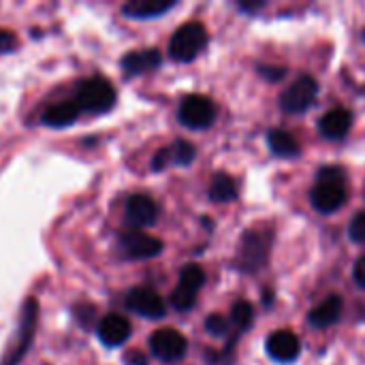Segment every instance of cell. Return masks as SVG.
Masks as SVG:
<instances>
[{"instance_id": "cell-1", "label": "cell", "mask_w": 365, "mask_h": 365, "mask_svg": "<svg viewBox=\"0 0 365 365\" xmlns=\"http://www.w3.org/2000/svg\"><path fill=\"white\" fill-rule=\"evenodd\" d=\"M210 34L201 21H188L180 26L169 41V56L178 62H192L207 45Z\"/></svg>"}, {"instance_id": "cell-2", "label": "cell", "mask_w": 365, "mask_h": 365, "mask_svg": "<svg viewBox=\"0 0 365 365\" xmlns=\"http://www.w3.org/2000/svg\"><path fill=\"white\" fill-rule=\"evenodd\" d=\"M272 250V235L265 229H250L242 235L237 248V267L246 274H255L267 265Z\"/></svg>"}, {"instance_id": "cell-3", "label": "cell", "mask_w": 365, "mask_h": 365, "mask_svg": "<svg viewBox=\"0 0 365 365\" xmlns=\"http://www.w3.org/2000/svg\"><path fill=\"white\" fill-rule=\"evenodd\" d=\"M75 103L81 111L88 113H105L115 105V90L109 79L105 77H90L86 79L75 94Z\"/></svg>"}, {"instance_id": "cell-4", "label": "cell", "mask_w": 365, "mask_h": 365, "mask_svg": "<svg viewBox=\"0 0 365 365\" xmlns=\"http://www.w3.org/2000/svg\"><path fill=\"white\" fill-rule=\"evenodd\" d=\"M203 284H205L203 269L197 263L184 265L180 272V282H178L175 291L171 293V308L178 312H188L195 306L197 295Z\"/></svg>"}, {"instance_id": "cell-5", "label": "cell", "mask_w": 365, "mask_h": 365, "mask_svg": "<svg viewBox=\"0 0 365 365\" xmlns=\"http://www.w3.org/2000/svg\"><path fill=\"white\" fill-rule=\"evenodd\" d=\"M178 118L186 128L205 130L216 120V105L203 94H190L182 101L178 109Z\"/></svg>"}, {"instance_id": "cell-6", "label": "cell", "mask_w": 365, "mask_h": 365, "mask_svg": "<svg viewBox=\"0 0 365 365\" xmlns=\"http://www.w3.org/2000/svg\"><path fill=\"white\" fill-rule=\"evenodd\" d=\"M317 94H319L317 79L310 75H302L280 94V107L287 113H304L306 109H310Z\"/></svg>"}, {"instance_id": "cell-7", "label": "cell", "mask_w": 365, "mask_h": 365, "mask_svg": "<svg viewBox=\"0 0 365 365\" xmlns=\"http://www.w3.org/2000/svg\"><path fill=\"white\" fill-rule=\"evenodd\" d=\"M36 321H38V302L34 297H30L26 304H24V310H21V323H19V334H17V340L13 344V351L6 355V361L4 365H17L21 361V357L28 353L30 344H32V338H34V331H36Z\"/></svg>"}, {"instance_id": "cell-8", "label": "cell", "mask_w": 365, "mask_h": 365, "mask_svg": "<svg viewBox=\"0 0 365 365\" xmlns=\"http://www.w3.org/2000/svg\"><path fill=\"white\" fill-rule=\"evenodd\" d=\"M150 351L156 359L165 364H175L184 359L188 351V342L178 329H158L150 338Z\"/></svg>"}, {"instance_id": "cell-9", "label": "cell", "mask_w": 365, "mask_h": 365, "mask_svg": "<svg viewBox=\"0 0 365 365\" xmlns=\"http://www.w3.org/2000/svg\"><path fill=\"white\" fill-rule=\"evenodd\" d=\"M126 308L133 310L135 314L143 317V319H163L167 314V306L163 302V297L152 291V289H133L128 295H126Z\"/></svg>"}, {"instance_id": "cell-10", "label": "cell", "mask_w": 365, "mask_h": 365, "mask_svg": "<svg viewBox=\"0 0 365 365\" xmlns=\"http://www.w3.org/2000/svg\"><path fill=\"white\" fill-rule=\"evenodd\" d=\"M265 349H267V355H269L274 361H278V364H291V361H295V359L299 357V353H302V342H299V338H297L293 331H289V329H278V331H274V334L267 338Z\"/></svg>"}, {"instance_id": "cell-11", "label": "cell", "mask_w": 365, "mask_h": 365, "mask_svg": "<svg viewBox=\"0 0 365 365\" xmlns=\"http://www.w3.org/2000/svg\"><path fill=\"white\" fill-rule=\"evenodd\" d=\"M122 250L130 259H154L163 252V242L143 233V231H126L120 237Z\"/></svg>"}, {"instance_id": "cell-12", "label": "cell", "mask_w": 365, "mask_h": 365, "mask_svg": "<svg viewBox=\"0 0 365 365\" xmlns=\"http://www.w3.org/2000/svg\"><path fill=\"white\" fill-rule=\"evenodd\" d=\"M195 156H197L195 145H192L190 141L178 139V141H173L169 148H163V150L154 156L152 169H154V171H163V169H167V167H171V165L186 167V165H190V163L195 160Z\"/></svg>"}, {"instance_id": "cell-13", "label": "cell", "mask_w": 365, "mask_h": 365, "mask_svg": "<svg viewBox=\"0 0 365 365\" xmlns=\"http://www.w3.org/2000/svg\"><path fill=\"white\" fill-rule=\"evenodd\" d=\"M346 188L340 184H317L310 192V203L321 214H334L346 203Z\"/></svg>"}, {"instance_id": "cell-14", "label": "cell", "mask_w": 365, "mask_h": 365, "mask_svg": "<svg viewBox=\"0 0 365 365\" xmlns=\"http://www.w3.org/2000/svg\"><path fill=\"white\" fill-rule=\"evenodd\" d=\"M158 218V205L148 195H133L126 201V220L135 227H150Z\"/></svg>"}, {"instance_id": "cell-15", "label": "cell", "mask_w": 365, "mask_h": 365, "mask_svg": "<svg viewBox=\"0 0 365 365\" xmlns=\"http://www.w3.org/2000/svg\"><path fill=\"white\" fill-rule=\"evenodd\" d=\"M351 126H353V113L344 107H336V109L327 111L319 122L321 135L325 139H334V141L344 139L349 135Z\"/></svg>"}, {"instance_id": "cell-16", "label": "cell", "mask_w": 365, "mask_h": 365, "mask_svg": "<svg viewBox=\"0 0 365 365\" xmlns=\"http://www.w3.org/2000/svg\"><path fill=\"white\" fill-rule=\"evenodd\" d=\"M96 334L105 346H120L130 338V323L120 314H107L101 319Z\"/></svg>"}, {"instance_id": "cell-17", "label": "cell", "mask_w": 365, "mask_h": 365, "mask_svg": "<svg viewBox=\"0 0 365 365\" xmlns=\"http://www.w3.org/2000/svg\"><path fill=\"white\" fill-rule=\"evenodd\" d=\"M342 308L344 302L340 295H329L327 299H323L317 308L310 310L308 314V323L317 329H327L331 325H336L342 317Z\"/></svg>"}, {"instance_id": "cell-18", "label": "cell", "mask_w": 365, "mask_h": 365, "mask_svg": "<svg viewBox=\"0 0 365 365\" xmlns=\"http://www.w3.org/2000/svg\"><path fill=\"white\" fill-rule=\"evenodd\" d=\"M160 62H163V56L158 49H139L122 58V68L126 75H141V73H150L158 68Z\"/></svg>"}, {"instance_id": "cell-19", "label": "cell", "mask_w": 365, "mask_h": 365, "mask_svg": "<svg viewBox=\"0 0 365 365\" xmlns=\"http://www.w3.org/2000/svg\"><path fill=\"white\" fill-rule=\"evenodd\" d=\"M81 109L75 101H62V103H56L51 107H47L41 115L43 124L51 126V128H64V126H71L77 118H79Z\"/></svg>"}, {"instance_id": "cell-20", "label": "cell", "mask_w": 365, "mask_h": 365, "mask_svg": "<svg viewBox=\"0 0 365 365\" xmlns=\"http://www.w3.org/2000/svg\"><path fill=\"white\" fill-rule=\"evenodd\" d=\"M173 6H175L173 0H133L124 4V15L135 19H150L171 11Z\"/></svg>"}, {"instance_id": "cell-21", "label": "cell", "mask_w": 365, "mask_h": 365, "mask_svg": "<svg viewBox=\"0 0 365 365\" xmlns=\"http://www.w3.org/2000/svg\"><path fill=\"white\" fill-rule=\"evenodd\" d=\"M267 143H269V150L276 154V156H282V158H295L299 156L302 148L299 143L295 141V137L287 130H280V128H274L269 130L267 135Z\"/></svg>"}, {"instance_id": "cell-22", "label": "cell", "mask_w": 365, "mask_h": 365, "mask_svg": "<svg viewBox=\"0 0 365 365\" xmlns=\"http://www.w3.org/2000/svg\"><path fill=\"white\" fill-rule=\"evenodd\" d=\"M237 197V182L229 173H216L210 184V199L216 203H229Z\"/></svg>"}, {"instance_id": "cell-23", "label": "cell", "mask_w": 365, "mask_h": 365, "mask_svg": "<svg viewBox=\"0 0 365 365\" xmlns=\"http://www.w3.org/2000/svg\"><path fill=\"white\" fill-rule=\"evenodd\" d=\"M231 327H235L237 331H246L250 329L252 321H255V310L248 302H237L231 308Z\"/></svg>"}, {"instance_id": "cell-24", "label": "cell", "mask_w": 365, "mask_h": 365, "mask_svg": "<svg viewBox=\"0 0 365 365\" xmlns=\"http://www.w3.org/2000/svg\"><path fill=\"white\" fill-rule=\"evenodd\" d=\"M205 329H207V334H212L216 338H222V336H227L231 331V321L225 319L222 314H212L205 321Z\"/></svg>"}, {"instance_id": "cell-25", "label": "cell", "mask_w": 365, "mask_h": 365, "mask_svg": "<svg viewBox=\"0 0 365 365\" xmlns=\"http://www.w3.org/2000/svg\"><path fill=\"white\" fill-rule=\"evenodd\" d=\"M346 182V173L342 167H323L319 171V184H340L344 186Z\"/></svg>"}, {"instance_id": "cell-26", "label": "cell", "mask_w": 365, "mask_h": 365, "mask_svg": "<svg viewBox=\"0 0 365 365\" xmlns=\"http://www.w3.org/2000/svg\"><path fill=\"white\" fill-rule=\"evenodd\" d=\"M349 237H351L355 244H365V212L357 214V216L351 220V227H349Z\"/></svg>"}, {"instance_id": "cell-27", "label": "cell", "mask_w": 365, "mask_h": 365, "mask_svg": "<svg viewBox=\"0 0 365 365\" xmlns=\"http://www.w3.org/2000/svg\"><path fill=\"white\" fill-rule=\"evenodd\" d=\"M259 75H261V77H265V79H269V81H280V79L287 75V71H284L282 66L259 64Z\"/></svg>"}, {"instance_id": "cell-28", "label": "cell", "mask_w": 365, "mask_h": 365, "mask_svg": "<svg viewBox=\"0 0 365 365\" xmlns=\"http://www.w3.org/2000/svg\"><path fill=\"white\" fill-rule=\"evenodd\" d=\"M17 47V38L9 30H0V53H9Z\"/></svg>"}, {"instance_id": "cell-29", "label": "cell", "mask_w": 365, "mask_h": 365, "mask_svg": "<svg viewBox=\"0 0 365 365\" xmlns=\"http://www.w3.org/2000/svg\"><path fill=\"white\" fill-rule=\"evenodd\" d=\"M355 280H357V284L365 289V257L364 259H359L357 261V265H355Z\"/></svg>"}, {"instance_id": "cell-30", "label": "cell", "mask_w": 365, "mask_h": 365, "mask_svg": "<svg viewBox=\"0 0 365 365\" xmlns=\"http://www.w3.org/2000/svg\"><path fill=\"white\" fill-rule=\"evenodd\" d=\"M126 364L128 365H148V359H145V355H141V353H128L126 355Z\"/></svg>"}, {"instance_id": "cell-31", "label": "cell", "mask_w": 365, "mask_h": 365, "mask_svg": "<svg viewBox=\"0 0 365 365\" xmlns=\"http://www.w3.org/2000/svg\"><path fill=\"white\" fill-rule=\"evenodd\" d=\"M263 4L265 2H248L246 0V2H240V9L242 11H257V9H263Z\"/></svg>"}, {"instance_id": "cell-32", "label": "cell", "mask_w": 365, "mask_h": 365, "mask_svg": "<svg viewBox=\"0 0 365 365\" xmlns=\"http://www.w3.org/2000/svg\"><path fill=\"white\" fill-rule=\"evenodd\" d=\"M364 38H365V30H364Z\"/></svg>"}]
</instances>
